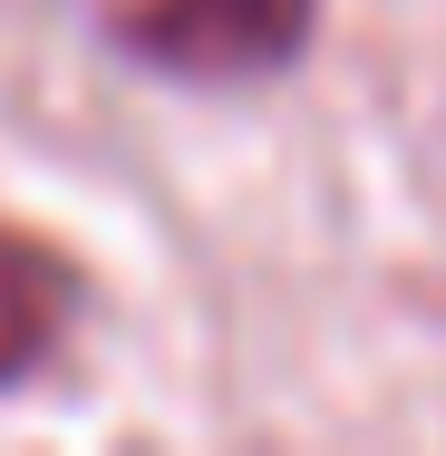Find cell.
<instances>
[{"instance_id": "6da1fadb", "label": "cell", "mask_w": 446, "mask_h": 456, "mask_svg": "<svg viewBox=\"0 0 446 456\" xmlns=\"http://www.w3.org/2000/svg\"><path fill=\"white\" fill-rule=\"evenodd\" d=\"M97 39L156 78L184 88H243V78H281L311 29L320 0H88Z\"/></svg>"}, {"instance_id": "7a4b0ae2", "label": "cell", "mask_w": 446, "mask_h": 456, "mask_svg": "<svg viewBox=\"0 0 446 456\" xmlns=\"http://www.w3.org/2000/svg\"><path fill=\"white\" fill-rule=\"evenodd\" d=\"M59 330H69V273L29 233H0V388H20L49 360Z\"/></svg>"}]
</instances>
